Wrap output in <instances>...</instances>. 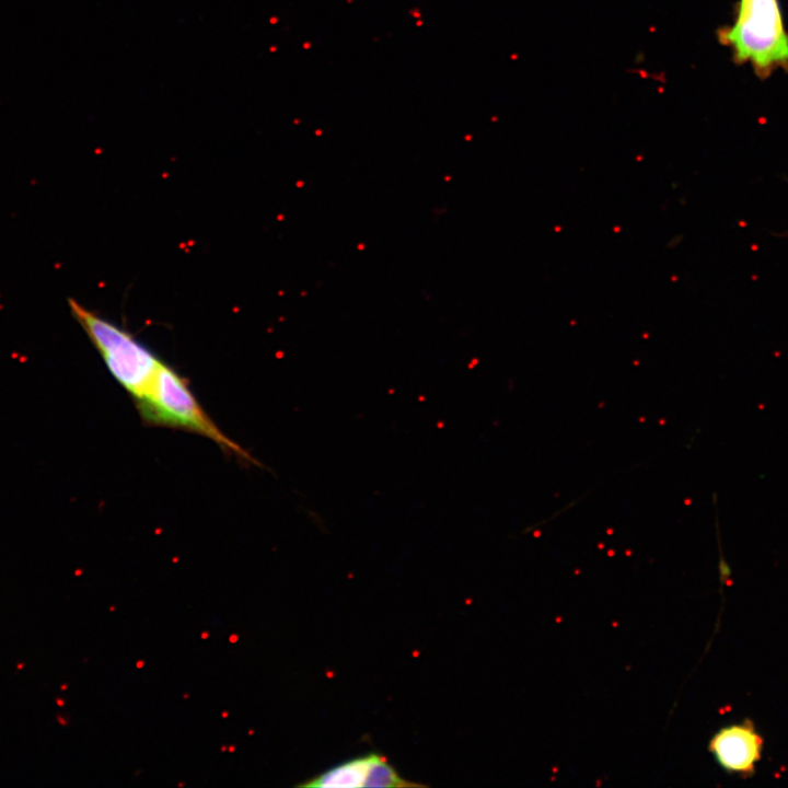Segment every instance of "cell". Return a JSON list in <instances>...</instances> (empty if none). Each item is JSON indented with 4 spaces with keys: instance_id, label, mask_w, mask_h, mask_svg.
<instances>
[{
    "instance_id": "3",
    "label": "cell",
    "mask_w": 788,
    "mask_h": 788,
    "mask_svg": "<svg viewBox=\"0 0 788 788\" xmlns=\"http://www.w3.org/2000/svg\"><path fill=\"white\" fill-rule=\"evenodd\" d=\"M72 316L100 352L107 370L131 396L141 398L150 387L162 360L129 332L69 299Z\"/></svg>"
},
{
    "instance_id": "2",
    "label": "cell",
    "mask_w": 788,
    "mask_h": 788,
    "mask_svg": "<svg viewBox=\"0 0 788 788\" xmlns=\"http://www.w3.org/2000/svg\"><path fill=\"white\" fill-rule=\"evenodd\" d=\"M719 35L735 61L762 78L788 69V31L778 0H740L734 22Z\"/></svg>"
},
{
    "instance_id": "6",
    "label": "cell",
    "mask_w": 788,
    "mask_h": 788,
    "mask_svg": "<svg viewBox=\"0 0 788 788\" xmlns=\"http://www.w3.org/2000/svg\"><path fill=\"white\" fill-rule=\"evenodd\" d=\"M363 787L419 788L427 786L401 777L385 756L372 753Z\"/></svg>"
},
{
    "instance_id": "5",
    "label": "cell",
    "mask_w": 788,
    "mask_h": 788,
    "mask_svg": "<svg viewBox=\"0 0 788 788\" xmlns=\"http://www.w3.org/2000/svg\"><path fill=\"white\" fill-rule=\"evenodd\" d=\"M371 757L372 753L346 761L315 777H312L299 784L298 786L309 788L363 787V781L371 762Z\"/></svg>"
},
{
    "instance_id": "4",
    "label": "cell",
    "mask_w": 788,
    "mask_h": 788,
    "mask_svg": "<svg viewBox=\"0 0 788 788\" xmlns=\"http://www.w3.org/2000/svg\"><path fill=\"white\" fill-rule=\"evenodd\" d=\"M708 749L725 770L748 777L753 775L761 761L763 739L746 720L719 730Z\"/></svg>"
},
{
    "instance_id": "1",
    "label": "cell",
    "mask_w": 788,
    "mask_h": 788,
    "mask_svg": "<svg viewBox=\"0 0 788 788\" xmlns=\"http://www.w3.org/2000/svg\"><path fill=\"white\" fill-rule=\"evenodd\" d=\"M148 426L166 427L200 434L228 454L257 465L256 460L225 436L192 392L186 379L162 361L146 394L135 402Z\"/></svg>"
}]
</instances>
